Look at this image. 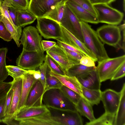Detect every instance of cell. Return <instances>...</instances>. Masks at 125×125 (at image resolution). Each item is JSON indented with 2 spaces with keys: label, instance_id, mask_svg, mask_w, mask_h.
<instances>
[{
  "label": "cell",
  "instance_id": "cell-1",
  "mask_svg": "<svg viewBox=\"0 0 125 125\" xmlns=\"http://www.w3.org/2000/svg\"><path fill=\"white\" fill-rule=\"evenodd\" d=\"M84 43L95 56L98 62L109 57L96 31L87 23L80 21Z\"/></svg>",
  "mask_w": 125,
  "mask_h": 125
},
{
  "label": "cell",
  "instance_id": "cell-2",
  "mask_svg": "<svg viewBox=\"0 0 125 125\" xmlns=\"http://www.w3.org/2000/svg\"><path fill=\"white\" fill-rule=\"evenodd\" d=\"M43 105L62 110L77 111L76 107L60 89H52L45 92L42 98Z\"/></svg>",
  "mask_w": 125,
  "mask_h": 125
},
{
  "label": "cell",
  "instance_id": "cell-3",
  "mask_svg": "<svg viewBox=\"0 0 125 125\" xmlns=\"http://www.w3.org/2000/svg\"><path fill=\"white\" fill-rule=\"evenodd\" d=\"M93 5L99 23L117 25L121 23L123 19V13L109 5L99 4Z\"/></svg>",
  "mask_w": 125,
  "mask_h": 125
},
{
  "label": "cell",
  "instance_id": "cell-4",
  "mask_svg": "<svg viewBox=\"0 0 125 125\" xmlns=\"http://www.w3.org/2000/svg\"><path fill=\"white\" fill-rule=\"evenodd\" d=\"M41 36L37 28L31 26L25 28L20 39L23 49L28 51L43 52L41 43Z\"/></svg>",
  "mask_w": 125,
  "mask_h": 125
},
{
  "label": "cell",
  "instance_id": "cell-5",
  "mask_svg": "<svg viewBox=\"0 0 125 125\" xmlns=\"http://www.w3.org/2000/svg\"><path fill=\"white\" fill-rule=\"evenodd\" d=\"M125 62V55L108 58L98 62L96 70L101 82L111 79L121 65Z\"/></svg>",
  "mask_w": 125,
  "mask_h": 125
},
{
  "label": "cell",
  "instance_id": "cell-6",
  "mask_svg": "<svg viewBox=\"0 0 125 125\" xmlns=\"http://www.w3.org/2000/svg\"><path fill=\"white\" fill-rule=\"evenodd\" d=\"M36 19V27L41 36L45 39H53L61 41L62 35L60 24L44 17Z\"/></svg>",
  "mask_w": 125,
  "mask_h": 125
},
{
  "label": "cell",
  "instance_id": "cell-7",
  "mask_svg": "<svg viewBox=\"0 0 125 125\" xmlns=\"http://www.w3.org/2000/svg\"><path fill=\"white\" fill-rule=\"evenodd\" d=\"M45 56L43 52L28 51L22 49L16 59V65L26 70H35L43 63Z\"/></svg>",
  "mask_w": 125,
  "mask_h": 125
},
{
  "label": "cell",
  "instance_id": "cell-8",
  "mask_svg": "<svg viewBox=\"0 0 125 125\" xmlns=\"http://www.w3.org/2000/svg\"><path fill=\"white\" fill-rule=\"evenodd\" d=\"M96 32L103 43L115 47L119 46L122 37L121 30L118 26L104 25L98 28Z\"/></svg>",
  "mask_w": 125,
  "mask_h": 125
},
{
  "label": "cell",
  "instance_id": "cell-9",
  "mask_svg": "<svg viewBox=\"0 0 125 125\" xmlns=\"http://www.w3.org/2000/svg\"><path fill=\"white\" fill-rule=\"evenodd\" d=\"M60 24L84 43L80 21L66 4Z\"/></svg>",
  "mask_w": 125,
  "mask_h": 125
},
{
  "label": "cell",
  "instance_id": "cell-10",
  "mask_svg": "<svg viewBox=\"0 0 125 125\" xmlns=\"http://www.w3.org/2000/svg\"><path fill=\"white\" fill-rule=\"evenodd\" d=\"M52 117L60 125H83V121L77 111L62 110L47 107Z\"/></svg>",
  "mask_w": 125,
  "mask_h": 125
},
{
  "label": "cell",
  "instance_id": "cell-11",
  "mask_svg": "<svg viewBox=\"0 0 125 125\" xmlns=\"http://www.w3.org/2000/svg\"><path fill=\"white\" fill-rule=\"evenodd\" d=\"M13 90L12 103L8 114L3 123L8 125H18V122L14 120L18 111L22 91V79L21 77L12 81Z\"/></svg>",
  "mask_w": 125,
  "mask_h": 125
},
{
  "label": "cell",
  "instance_id": "cell-12",
  "mask_svg": "<svg viewBox=\"0 0 125 125\" xmlns=\"http://www.w3.org/2000/svg\"><path fill=\"white\" fill-rule=\"evenodd\" d=\"M121 96L120 92L111 89L102 92L101 101L104 107L105 112L115 115L119 104Z\"/></svg>",
  "mask_w": 125,
  "mask_h": 125
},
{
  "label": "cell",
  "instance_id": "cell-13",
  "mask_svg": "<svg viewBox=\"0 0 125 125\" xmlns=\"http://www.w3.org/2000/svg\"><path fill=\"white\" fill-rule=\"evenodd\" d=\"M46 51L47 54L59 64L66 74L70 68L77 64L73 61L62 48L57 44Z\"/></svg>",
  "mask_w": 125,
  "mask_h": 125
},
{
  "label": "cell",
  "instance_id": "cell-14",
  "mask_svg": "<svg viewBox=\"0 0 125 125\" xmlns=\"http://www.w3.org/2000/svg\"><path fill=\"white\" fill-rule=\"evenodd\" d=\"M62 0H30L27 10L36 17H42L51 7Z\"/></svg>",
  "mask_w": 125,
  "mask_h": 125
},
{
  "label": "cell",
  "instance_id": "cell-15",
  "mask_svg": "<svg viewBox=\"0 0 125 125\" xmlns=\"http://www.w3.org/2000/svg\"><path fill=\"white\" fill-rule=\"evenodd\" d=\"M62 33L61 42L73 46L83 52L87 56L91 58L95 62L97 59L94 55L82 42L61 25Z\"/></svg>",
  "mask_w": 125,
  "mask_h": 125
},
{
  "label": "cell",
  "instance_id": "cell-16",
  "mask_svg": "<svg viewBox=\"0 0 125 125\" xmlns=\"http://www.w3.org/2000/svg\"><path fill=\"white\" fill-rule=\"evenodd\" d=\"M35 70H28V72L21 77L22 79L21 93L17 113L25 107L26 102L30 91L37 80L34 75Z\"/></svg>",
  "mask_w": 125,
  "mask_h": 125
},
{
  "label": "cell",
  "instance_id": "cell-17",
  "mask_svg": "<svg viewBox=\"0 0 125 125\" xmlns=\"http://www.w3.org/2000/svg\"><path fill=\"white\" fill-rule=\"evenodd\" d=\"M44 92V90L42 83L39 80H37L28 96L25 107L38 106L43 105L42 98Z\"/></svg>",
  "mask_w": 125,
  "mask_h": 125
},
{
  "label": "cell",
  "instance_id": "cell-18",
  "mask_svg": "<svg viewBox=\"0 0 125 125\" xmlns=\"http://www.w3.org/2000/svg\"><path fill=\"white\" fill-rule=\"evenodd\" d=\"M66 4L80 21L94 24L99 23L97 17L85 9L69 0H67Z\"/></svg>",
  "mask_w": 125,
  "mask_h": 125
},
{
  "label": "cell",
  "instance_id": "cell-19",
  "mask_svg": "<svg viewBox=\"0 0 125 125\" xmlns=\"http://www.w3.org/2000/svg\"><path fill=\"white\" fill-rule=\"evenodd\" d=\"M49 111L48 108L43 105L38 106L24 107L16 115L14 120L18 121L43 115Z\"/></svg>",
  "mask_w": 125,
  "mask_h": 125
},
{
  "label": "cell",
  "instance_id": "cell-20",
  "mask_svg": "<svg viewBox=\"0 0 125 125\" xmlns=\"http://www.w3.org/2000/svg\"><path fill=\"white\" fill-rule=\"evenodd\" d=\"M77 78L84 87L92 90L100 89L101 82L96 69Z\"/></svg>",
  "mask_w": 125,
  "mask_h": 125
},
{
  "label": "cell",
  "instance_id": "cell-21",
  "mask_svg": "<svg viewBox=\"0 0 125 125\" xmlns=\"http://www.w3.org/2000/svg\"><path fill=\"white\" fill-rule=\"evenodd\" d=\"M20 125H60L53 119L49 111L41 115L21 120Z\"/></svg>",
  "mask_w": 125,
  "mask_h": 125
},
{
  "label": "cell",
  "instance_id": "cell-22",
  "mask_svg": "<svg viewBox=\"0 0 125 125\" xmlns=\"http://www.w3.org/2000/svg\"><path fill=\"white\" fill-rule=\"evenodd\" d=\"M49 73L50 75L56 77L63 85L75 91L82 97V86L76 77L57 74L52 72L50 69Z\"/></svg>",
  "mask_w": 125,
  "mask_h": 125
},
{
  "label": "cell",
  "instance_id": "cell-23",
  "mask_svg": "<svg viewBox=\"0 0 125 125\" xmlns=\"http://www.w3.org/2000/svg\"><path fill=\"white\" fill-rule=\"evenodd\" d=\"M67 0H62L52 6L42 17L52 20L60 24Z\"/></svg>",
  "mask_w": 125,
  "mask_h": 125
},
{
  "label": "cell",
  "instance_id": "cell-24",
  "mask_svg": "<svg viewBox=\"0 0 125 125\" xmlns=\"http://www.w3.org/2000/svg\"><path fill=\"white\" fill-rule=\"evenodd\" d=\"M121 96L118 107L115 115L114 125H125V83L120 91Z\"/></svg>",
  "mask_w": 125,
  "mask_h": 125
},
{
  "label": "cell",
  "instance_id": "cell-25",
  "mask_svg": "<svg viewBox=\"0 0 125 125\" xmlns=\"http://www.w3.org/2000/svg\"><path fill=\"white\" fill-rule=\"evenodd\" d=\"M76 106L78 112L87 118L90 122L96 119L94 116L92 106L83 97H81Z\"/></svg>",
  "mask_w": 125,
  "mask_h": 125
},
{
  "label": "cell",
  "instance_id": "cell-26",
  "mask_svg": "<svg viewBox=\"0 0 125 125\" xmlns=\"http://www.w3.org/2000/svg\"><path fill=\"white\" fill-rule=\"evenodd\" d=\"M82 97L93 106L97 105L101 99L102 91L100 89H88L82 86Z\"/></svg>",
  "mask_w": 125,
  "mask_h": 125
},
{
  "label": "cell",
  "instance_id": "cell-27",
  "mask_svg": "<svg viewBox=\"0 0 125 125\" xmlns=\"http://www.w3.org/2000/svg\"><path fill=\"white\" fill-rule=\"evenodd\" d=\"M1 21L5 24L18 47H20L21 44L20 39L22 33V27H17L14 26L3 14Z\"/></svg>",
  "mask_w": 125,
  "mask_h": 125
},
{
  "label": "cell",
  "instance_id": "cell-28",
  "mask_svg": "<svg viewBox=\"0 0 125 125\" xmlns=\"http://www.w3.org/2000/svg\"><path fill=\"white\" fill-rule=\"evenodd\" d=\"M96 68L95 66L88 67L79 63L74 65L70 68L68 70L66 75L77 78L96 69Z\"/></svg>",
  "mask_w": 125,
  "mask_h": 125
},
{
  "label": "cell",
  "instance_id": "cell-29",
  "mask_svg": "<svg viewBox=\"0 0 125 125\" xmlns=\"http://www.w3.org/2000/svg\"><path fill=\"white\" fill-rule=\"evenodd\" d=\"M17 18L18 25L21 27L31 24L36 19V17L27 9L17 10Z\"/></svg>",
  "mask_w": 125,
  "mask_h": 125
},
{
  "label": "cell",
  "instance_id": "cell-30",
  "mask_svg": "<svg viewBox=\"0 0 125 125\" xmlns=\"http://www.w3.org/2000/svg\"><path fill=\"white\" fill-rule=\"evenodd\" d=\"M115 115L105 112L100 117L91 122L86 123V125H114Z\"/></svg>",
  "mask_w": 125,
  "mask_h": 125
},
{
  "label": "cell",
  "instance_id": "cell-31",
  "mask_svg": "<svg viewBox=\"0 0 125 125\" xmlns=\"http://www.w3.org/2000/svg\"><path fill=\"white\" fill-rule=\"evenodd\" d=\"M8 51V49L6 47L0 48V82L4 81L9 75L6 62Z\"/></svg>",
  "mask_w": 125,
  "mask_h": 125
},
{
  "label": "cell",
  "instance_id": "cell-32",
  "mask_svg": "<svg viewBox=\"0 0 125 125\" xmlns=\"http://www.w3.org/2000/svg\"><path fill=\"white\" fill-rule=\"evenodd\" d=\"M3 3L8 7L17 10H25L28 9L29 0H2Z\"/></svg>",
  "mask_w": 125,
  "mask_h": 125
},
{
  "label": "cell",
  "instance_id": "cell-33",
  "mask_svg": "<svg viewBox=\"0 0 125 125\" xmlns=\"http://www.w3.org/2000/svg\"><path fill=\"white\" fill-rule=\"evenodd\" d=\"M49 69L48 66L46 73V87L44 92L52 89H60L63 85L56 77L50 74Z\"/></svg>",
  "mask_w": 125,
  "mask_h": 125
},
{
  "label": "cell",
  "instance_id": "cell-34",
  "mask_svg": "<svg viewBox=\"0 0 125 125\" xmlns=\"http://www.w3.org/2000/svg\"><path fill=\"white\" fill-rule=\"evenodd\" d=\"M44 61L46 63L52 72L59 75H66L64 71L59 64L47 54L45 56Z\"/></svg>",
  "mask_w": 125,
  "mask_h": 125
},
{
  "label": "cell",
  "instance_id": "cell-35",
  "mask_svg": "<svg viewBox=\"0 0 125 125\" xmlns=\"http://www.w3.org/2000/svg\"><path fill=\"white\" fill-rule=\"evenodd\" d=\"M6 68L9 75L11 76L13 80L22 77L28 71V70H24L18 66L10 65H6Z\"/></svg>",
  "mask_w": 125,
  "mask_h": 125
},
{
  "label": "cell",
  "instance_id": "cell-36",
  "mask_svg": "<svg viewBox=\"0 0 125 125\" xmlns=\"http://www.w3.org/2000/svg\"><path fill=\"white\" fill-rule=\"evenodd\" d=\"M67 97L75 105L82 97L80 94L65 85L60 89Z\"/></svg>",
  "mask_w": 125,
  "mask_h": 125
},
{
  "label": "cell",
  "instance_id": "cell-37",
  "mask_svg": "<svg viewBox=\"0 0 125 125\" xmlns=\"http://www.w3.org/2000/svg\"><path fill=\"white\" fill-rule=\"evenodd\" d=\"M85 9L97 17L96 12L89 0H67Z\"/></svg>",
  "mask_w": 125,
  "mask_h": 125
},
{
  "label": "cell",
  "instance_id": "cell-38",
  "mask_svg": "<svg viewBox=\"0 0 125 125\" xmlns=\"http://www.w3.org/2000/svg\"><path fill=\"white\" fill-rule=\"evenodd\" d=\"M12 85V81L9 82H0V101L7 95L11 88Z\"/></svg>",
  "mask_w": 125,
  "mask_h": 125
},
{
  "label": "cell",
  "instance_id": "cell-39",
  "mask_svg": "<svg viewBox=\"0 0 125 125\" xmlns=\"http://www.w3.org/2000/svg\"><path fill=\"white\" fill-rule=\"evenodd\" d=\"M0 38L7 42L11 41L12 39L11 34L1 20L0 21Z\"/></svg>",
  "mask_w": 125,
  "mask_h": 125
},
{
  "label": "cell",
  "instance_id": "cell-40",
  "mask_svg": "<svg viewBox=\"0 0 125 125\" xmlns=\"http://www.w3.org/2000/svg\"><path fill=\"white\" fill-rule=\"evenodd\" d=\"M13 92V89L11 87V88L9 91L7 95L4 110V115L5 117V119L7 116L10 108L12 103Z\"/></svg>",
  "mask_w": 125,
  "mask_h": 125
},
{
  "label": "cell",
  "instance_id": "cell-41",
  "mask_svg": "<svg viewBox=\"0 0 125 125\" xmlns=\"http://www.w3.org/2000/svg\"><path fill=\"white\" fill-rule=\"evenodd\" d=\"M47 67V65L45 62L39 67L38 70L40 72L41 75L40 78L39 80L43 86L44 91L46 87V73Z\"/></svg>",
  "mask_w": 125,
  "mask_h": 125
},
{
  "label": "cell",
  "instance_id": "cell-42",
  "mask_svg": "<svg viewBox=\"0 0 125 125\" xmlns=\"http://www.w3.org/2000/svg\"><path fill=\"white\" fill-rule=\"evenodd\" d=\"M61 47L73 61L77 64L80 63V60L83 55L75 52Z\"/></svg>",
  "mask_w": 125,
  "mask_h": 125
},
{
  "label": "cell",
  "instance_id": "cell-43",
  "mask_svg": "<svg viewBox=\"0 0 125 125\" xmlns=\"http://www.w3.org/2000/svg\"><path fill=\"white\" fill-rule=\"evenodd\" d=\"M125 75V62L120 66L110 79L111 81L118 79L124 77Z\"/></svg>",
  "mask_w": 125,
  "mask_h": 125
},
{
  "label": "cell",
  "instance_id": "cell-44",
  "mask_svg": "<svg viewBox=\"0 0 125 125\" xmlns=\"http://www.w3.org/2000/svg\"><path fill=\"white\" fill-rule=\"evenodd\" d=\"M57 44L62 48L75 52L81 54L83 56H86L85 54L81 50L73 46L67 44L63 42L57 41Z\"/></svg>",
  "mask_w": 125,
  "mask_h": 125
},
{
  "label": "cell",
  "instance_id": "cell-45",
  "mask_svg": "<svg viewBox=\"0 0 125 125\" xmlns=\"http://www.w3.org/2000/svg\"><path fill=\"white\" fill-rule=\"evenodd\" d=\"M95 62L90 57L86 56H83L81 59L80 63L88 67L95 66Z\"/></svg>",
  "mask_w": 125,
  "mask_h": 125
},
{
  "label": "cell",
  "instance_id": "cell-46",
  "mask_svg": "<svg viewBox=\"0 0 125 125\" xmlns=\"http://www.w3.org/2000/svg\"><path fill=\"white\" fill-rule=\"evenodd\" d=\"M41 43L42 51L44 52L50 49L57 44L55 42L46 40H42Z\"/></svg>",
  "mask_w": 125,
  "mask_h": 125
},
{
  "label": "cell",
  "instance_id": "cell-47",
  "mask_svg": "<svg viewBox=\"0 0 125 125\" xmlns=\"http://www.w3.org/2000/svg\"><path fill=\"white\" fill-rule=\"evenodd\" d=\"M8 10L10 18L14 24L17 27L20 26L18 25V22L17 10L9 7Z\"/></svg>",
  "mask_w": 125,
  "mask_h": 125
},
{
  "label": "cell",
  "instance_id": "cell-48",
  "mask_svg": "<svg viewBox=\"0 0 125 125\" xmlns=\"http://www.w3.org/2000/svg\"><path fill=\"white\" fill-rule=\"evenodd\" d=\"M9 7L4 4L2 3L1 10L3 15L14 26L17 27H17L15 26L12 21L10 17L8 10Z\"/></svg>",
  "mask_w": 125,
  "mask_h": 125
},
{
  "label": "cell",
  "instance_id": "cell-49",
  "mask_svg": "<svg viewBox=\"0 0 125 125\" xmlns=\"http://www.w3.org/2000/svg\"><path fill=\"white\" fill-rule=\"evenodd\" d=\"M6 96L7 95L0 101V122H3L5 118L4 110Z\"/></svg>",
  "mask_w": 125,
  "mask_h": 125
},
{
  "label": "cell",
  "instance_id": "cell-50",
  "mask_svg": "<svg viewBox=\"0 0 125 125\" xmlns=\"http://www.w3.org/2000/svg\"><path fill=\"white\" fill-rule=\"evenodd\" d=\"M116 0H89L93 5L102 4L109 5L115 1Z\"/></svg>",
  "mask_w": 125,
  "mask_h": 125
},
{
  "label": "cell",
  "instance_id": "cell-51",
  "mask_svg": "<svg viewBox=\"0 0 125 125\" xmlns=\"http://www.w3.org/2000/svg\"><path fill=\"white\" fill-rule=\"evenodd\" d=\"M123 32V38L122 45L121 48L125 52V29L122 30Z\"/></svg>",
  "mask_w": 125,
  "mask_h": 125
},
{
  "label": "cell",
  "instance_id": "cell-52",
  "mask_svg": "<svg viewBox=\"0 0 125 125\" xmlns=\"http://www.w3.org/2000/svg\"><path fill=\"white\" fill-rule=\"evenodd\" d=\"M125 0H123V9L124 11H125Z\"/></svg>",
  "mask_w": 125,
  "mask_h": 125
},
{
  "label": "cell",
  "instance_id": "cell-53",
  "mask_svg": "<svg viewBox=\"0 0 125 125\" xmlns=\"http://www.w3.org/2000/svg\"><path fill=\"white\" fill-rule=\"evenodd\" d=\"M3 3L2 0H0V9L1 10L2 5Z\"/></svg>",
  "mask_w": 125,
  "mask_h": 125
},
{
  "label": "cell",
  "instance_id": "cell-54",
  "mask_svg": "<svg viewBox=\"0 0 125 125\" xmlns=\"http://www.w3.org/2000/svg\"><path fill=\"white\" fill-rule=\"evenodd\" d=\"M2 11L0 9V21L1 20L2 18Z\"/></svg>",
  "mask_w": 125,
  "mask_h": 125
}]
</instances>
